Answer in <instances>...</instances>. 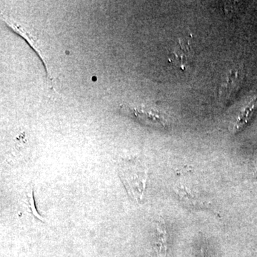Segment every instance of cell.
<instances>
[{"mask_svg":"<svg viewBox=\"0 0 257 257\" xmlns=\"http://www.w3.org/2000/svg\"><path fill=\"white\" fill-rule=\"evenodd\" d=\"M154 250L157 257L168 256L169 234L167 226L163 219H160L155 222V236H154Z\"/></svg>","mask_w":257,"mask_h":257,"instance_id":"cell-3","label":"cell"},{"mask_svg":"<svg viewBox=\"0 0 257 257\" xmlns=\"http://www.w3.org/2000/svg\"><path fill=\"white\" fill-rule=\"evenodd\" d=\"M257 110V96L253 98L252 100L243 108V110L240 112L237 119L234 121L232 126L230 127L231 133L236 134L241 132L245 126L251 121L255 112Z\"/></svg>","mask_w":257,"mask_h":257,"instance_id":"cell-5","label":"cell"},{"mask_svg":"<svg viewBox=\"0 0 257 257\" xmlns=\"http://www.w3.org/2000/svg\"><path fill=\"white\" fill-rule=\"evenodd\" d=\"M26 192L27 197H28V207L30 208V211H31L32 215L42 221H44L43 218L39 214L36 206H35V199H34L33 196V187H32V186H28Z\"/></svg>","mask_w":257,"mask_h":257,"instance_id":"cell-6","label":"cell"},{"mask_svg":"<svg viewBox=\"0 0 257 257\" xmlns=\"http://www.w3.org/2000/svg\"><path fill=\"white\" fill-rule=\"evenodd\" d=\"M254 175L257 176V168H256V171H255V172H254Z\"/></svg>","mask_w":257,"mask_h":257,"instance_id":"cell-7","label":"cell"},{"mask_svg":"<svg viewBox=\"0 0 257 257\" xmlns=\"http://www.w3.org/2000/svg\"><path fill=\"white\" fill-rule=\"evenodd\" d=\"M241 79L242 77L238 69H232L226 75L219 93V99L225 104L232 100L237 94L241 84Z\"/></svg>","mask_w":257,"mask_h":257,"instance_id":"cell-2","label":"cell"},{"mask_svg":"<svg viewBox=\"0 0 257 257\" xmlns=\"http://www.w3.org/2000/svg\"><path fill=\"white\" fill-rule=\"evenodd\" d=\"M119 176L130 197L135 202H141L146 190L147 169L138 164L127 162L120 167Z\"/></svg>","mask_w":257,"mask_h":257,"instance_id":"cell-1","label":"cell"},{"mask_svg":"<svg viewBox=\"0 0 257 257\" xmlns=\"http://www.w3.org/2000/svg\"><path fill=\"white\" fill-rule=\"evenodd\" d=\"M132 112L139 121L150 126L165 127L167 124L165 116L153 109L143 106V107L134 108Z\"/></svg>","mask_w":257,"mask_h":257,"instance_id":"cell-4","label":"cell"}]
</instances>
